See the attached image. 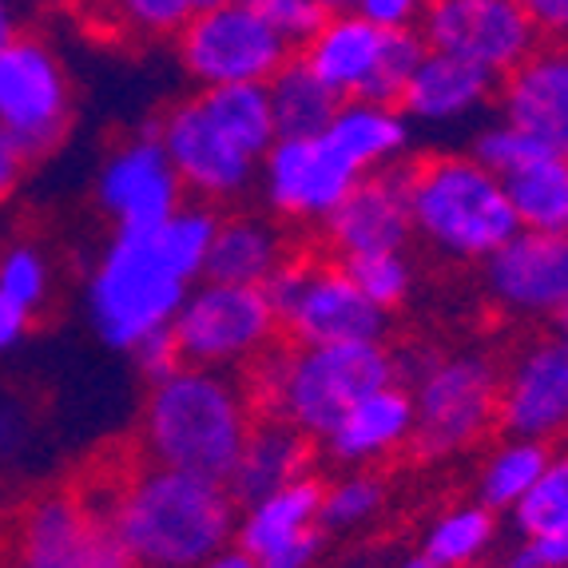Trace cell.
<instances>
[{"mask_svg":"<svg viewBox=\"0 0 568 568\" xmlns=\"http://www.w3.org/2000/svg\"><path fill=\"white\" fill-rule=\"evenodd\" d=\"M497 426L509 437L545 442L568 429V351L557 338L525 346L497 386Z\"/></svg>","mask_w":568,"mask_h":568,"instance_id":"2e32d148","label":"cell"},{"mask_svg":"<svg viewBox=\"0 0 568 568\" xmlns=\"http://www.w3.org/2000/svg\"><path fill=\"white\" fill-rule=\"evenodd\" d=\"M513 525L521 537H557L568 532V449L552 454L525 501L513 509Z\"/></svg>","mask_w":568,"mask_h":568,"instance_id":"d6a6232c","label":"cell"},{"mask_svg":"<svg viewBox=\"0 0 568 568\" xmlns=\"http://www.w3.org/2000/svg\"><path fill=\"white\" fill-rule=\"evenodd\" d=\"M342 271L351 275V283L366 294L369 303L382 311H394L414 286V271L402 251H366V255H346Z\"/></svg>","mask_w":568,"mask_h":568,"instance_id":"836d02e7","label":"cell"},{"mask_svg":"<svg viewBox=\"0 0 568 568\" xmlns=\"http://www.w3.org/2000/svg\"><path fill=\"white\" fill-rule=\"evenodd\" d=\"M243 4H251L291 48H303L331 17L318 0H243Z\"/></svg>","mask_w":568,"mask_h":568,"instance_id":"f35d334b","label":"cell"},{"mask_svg":"<svg viewBox=\"0 0 568 568\" xmlns=\"http://www.w3.org/2000/svg\"><path fill=\"white\" fill-rule=\"evenodd\" d=\"M323 140L354 171L369 175V171H382L402 160V152H406L409 143V123L398 108L366 104V100H342L331 128L323 132Z\"/></svg>","mask_w":568,"mask_h":568,"instance_id":"d4e9b609","label":"cell"},{"mask_svg":"<svg viewBox=\"0 0 568 568\" xmlns=\"http://www.w3.org/2000/svg\"><path fill=\"white\" fill-rule=\"evenodd\" d=\"M298 477H311V437L291 429L286 422L266 417L263 426H251L239 462L227 477V493L235 505H255L271 493L286 489Z\"/></svg>","mask_w":568,"mask_h":568,"instance_id":"7402d4cb","label":"cell"},{"mask_svg":"<svg viewBox=\"0 0 568 568\" xmlns=\"http://www.w3.org/2000/svg\"><path fill=\"white\" fill-rule=\"evenodd\" d=\"M426 52L429 48H426V40H422V32H414V29L386 32V37H382L378 57H374V64H369L366 80H362V88L354 92V100H366V104H382V108H398Z\"/></svg>","mask_w":568,"mask_h":568,"instance_id":"1f68e13d","label":"cell"},{"mask_svg":"<svg viewBox=\"0 0 568 568\" xmlns=\"http://www.w3.org/2000/svg\"><path fill=\"white\" fill-rule=\"evenodd\" d=\"M540 155H549V148L532 140L529 132L513 128V123H493V128H485L474 140V155H469V160H477L485 171H493L497 180H505L513 171L529 168Z\"/></svg>","mask_w":568,"mask_h":568,"instance_id":"8d00e7d4","label":"cell"},{"mask_svg":"<svg viewBox=\"0 0 568 568\" xmlns=\"http://www.w3.org/2000/svg\"><path fill=\"white\" fill-rule=\"evenodd\" d=\"M17 568H135L100 505L68 489L40 493L17 521Z\"/></svg>","mask_w":568,"mask_h":568,"instance_id":"8fae6325","label":"cell"},{"mask_svg":"<svg viewBox=\"0 0 568 568\" xmlns=\"http://www.w3.org/2000/svg\"><path fill=\"white\" fill-rule=\"evenodd\" d=\"M362 180V171L334 152L323 135L311 140H275L263 155V191L266 203L286 219H318L326 223Z\"/></svg>","mask_w":568,"mask_h":568,"instance_id":"9a60e30c","label":"cell"},{"mask_svg":"<svg viewBox=\"0 0 568 568\" xmlns=\"http://www.w3.org/2000/svg\"><path fill=\"white\" fill-rule=\"evenodd\" d=\"M132 362L152 386L163 378H171V374L183 366L180 351H175V342H171V331H160V334H152V338H143L132 351Z\"/></svg>","mask_w":568,"mask_h":568,"instance_id":"b9f144b4","label":"cell"},{"mask_svg":"<svg viewBox=\"0 0 568 568\" xmlns=\"http://www.w3.org/2000/svg\"><path fill=\"white\" fill-rule=\"evenodd\" d=\"M497 88H501V80L493 77V72H485V68L469 64L462 57H449V52H434L429 48L426 57H422V64H417L414 80H409L406 95H402L398 112L406 120L449 123L477 112L481 104H489Z\"/></svg>","mask_w":568,"mask_h":568,"instance_id":"44dd1931","label":"cell"},{"mask_svg":"<svg viewBox=\"0 0 568 568\" xmlns=\"http://www.w3.org/2000/svg\"><path fill=\"white\" fill-rule=\"evenodd\" d=\"M95 200L115 219V231H152L183 207V183L152 128L108 155Z\"/></svg>","mask_w":568,"mask_h":568,"instance_id":"4fadbf2b","label":"cell"},{"mask_svg":"<svg viewBox=\"0 0 568 568\" xmlns=\"http://www.w3.org/2000/svg\"><path fill=\"white\" fill-rule=\"evenodd\" d=\"M552 338H557L560 346L568 351V311H565V314H557V334H552Z\"/></svg>","mask_w":568,"mask_h":568,"instance_id":"f907efd6","label":"cell"},{"mask_svg":"<svg viewBox=\"0 0 568 568\" xmlns=\"http://www.w3.org/2000/svg\"><path fill=\"white\" fill-rule=\"evenodd\" d=\"M532 29L549 37L552 44H568V0H521Z\"/></svg>","mask_w":568,"mask_h":568,"instance_id":"7bdbcfd3","label":"cell"},{"mask_svg":"<svg viewBox=\"0 0 568 568\" xmlns=\"http://www.w3.org/2000/svg\"><path fill=\"white\" fill-rule=\"evenodd\" d=\"M68 120L72 88L60 57L37 37H12L0 48V128L32 163L64 143Z\"/></svg>","mask_w":568,"mask_h":568,"instance_id":"30bf717a","label":"cell"},{"mask_svg":"<svg viewBox=\"0 0 568 568\" xmlns=\"http://www.w3.org/2000/svg\"><path fill=\"white\" fill-rule=\"evenodd\" d=\"M485 283L505 311L557 318L568 311V235L517 231L485 258Z\"/></svg>","mask_w":568,"mask_h":568,"instance_id":"e0dca14e","label":"cell"},{"mask_svg":"<svg viewBox=\"0 0 568 568\" xmlns=\"http://www.w3.org/2000/svg\"><path fill=\"white\" fill-rule=\"evenodd\" d=\"M168 331L183 366L223 369L263 358L278 334V318L266 303L263 286H231L203 278L187 291Z\"/></svg>","mask_w":568,"mask_h":568,"instance_id":"52a82bcc","label":"cell"},{"mask_svg":"<svg viewBox=\"0 0 568 568\" xmlns=\"http://www.w3.org/2000/svg\"><path fill=\"white\" fill-rule=\"evenodd\" d=\"M429 0H354V12L382 32H406L422 24Z\"/></svg>","mask_w":568,"mask_h":568,"instance_id":"ab89813d","label":"cell"},{"mask_svg":"<svg viewBox=\"0 0 568 568\" xmlns=\"http://www.w3.org/2000/svg\"><path fill=\"white\" fill-rule=\"evenodd\" d=\"M283 239L263 219H219V231L211 239L207 283H231V286H263L283 263Z\"/></svg>","mask_w":568,"mask_h":568,"instance_id":"484cf974","label":"cell"},{"mask_svg":"<svg viewBox=\"0 0 568 568\" xmlns=\"http://www.w3.org/2000/svg\"><path fill=\"white\" fill-rule=\"evenodd\" d=\"M326 12H346V9H354V0H318Z\"/></svg>","mask_w":568,"mask_h":568,"instance_id":"f5cc1de1","label":"cell"},{"mask_svg":"<svg viewBox=\"0 0 568 568\" xmlns=\"http://www.w3.org/2000/svg\"><path fill=\"white\" fill-rule=\"evenodd\" d=\"M323 227L342 258L366 255V251H406L414 235L406 200V160L362 175Z\"/></svg>","mask_w":568,"mask_h":568,"instance_id":"ac0fdd59","label":"cell"},{"mask_svg":"<svg viewBox=\"0 0 568 568\" xmlns=\"http://www.w3.org/2000/svg\"><path fill=\"white\" fill-rule=\"evenodd\" d=\"M386 505V485L374 474H346L323 489V509H318V525L323 529H358L374 513Z\"/></svg>","mask_w":568,"mask_h":568,"instance_id":"d590c367","label":"cell"},{"mask_svg":"<svg viewBox=\"0 0 568 568\" xmlns=\"http://www.w3.org/2000/svg\"><path fill=\"white\" fill-rule=\"evenodd\" d=\"M266 92H271V112H275L278 140H311V135H323L342 104L338 95L314 77L298 57H291L275 77L266 80Z\"/></svg>","mask_w":568,"mask_h":568,"instance_id":"83f0119b","label":"cell"},{"mask_svg":"<svg viewBox=\"0 0 568 568\" xmlns=\"http://www.w3.org/2000/svg\"><path fill=\"white\" fill-rule=\"evenodd\" d=\"M549 446L545 442H525V437H509L505 446H497L489 454L477 481V497L485 509L493 513H513L525 501V493L537 485V477L549 465Z\"/></svg>","mask_w":568,"mask_h":568,"instance_id":"f546056e","label":"cell"},{"mask_svg":"<svg viewBox=\"0 0 568 568\" xmlns=\"http://www.w3.org/2000/svg\"><path fill=\"white\" fill-rule=\"evenodd\" d=\"M409 437H414V398L402 382H394L354 402L323 442L331 462L354 469V465H369L402 449Z\"/></svg>","mask_w":568,"mask_h":568,"instance_id":"ffe728a7","label":"cell"},{"mask_svg":"<svg viewBox=\"0 0 568 568\" xmlns=\"http://www.w3.org/2000/svg\"><path fill=\"white\" fill-rule=\"evenodd\" d=\"M394 568H437V565H429L426 557H422V552H417V557H406V560H398V565Z\"/></svg>","mask_w":568,"mask_h":568,"instance_id":"816d5d0a","label":"cell"},{"mask_svg":"<svg viewBox=\"0 0 568 568\" xmlns=\"http://www.w3.org/2000/svg\"><path fill=\"white\" fill-rule=\"evenodd\" d=\"M251 426L243 386L219 369L180 366L171 378L155 382L143 402V449L152 465L223 485Z\"/></svg>","mask_w":568,"mask_h":568,"instance_id":"3957f363","label":"cell"},{"mask_svg":"<svg viewBox=\"0 0 568 568\" xmlns=\"http://www.w3.org/2000/svg\"><path fill=\"white\" fill-rule=\"evenodd\" d=\"M263 294L278 318V331L291 334L298 346L386 338V311L351 283L342 263L323 266L311 258H283L275 275L263 283Z\"/></svg>","mask_w":568,"mask_h":568,"instance_id":"8992f818","label":"cell"},{"mask_svg":"<svg viewBox=\"0 0 568 568\" xmlns=\"http://www.w3.org/2000/svg\"><path fill=\"white\" fill-rule=\"evenodd\" d=\"M211 4H227V0H200V9H211Z\"/></svg>","mask_w":568,"mask_h":568,"instance_id":"db71d44e","label":"cell"},{"mask_svg":"<svg viewBox=\"0 0 568 568\" xmlns=\"http://www.w3.org/2000/svg\"><path fill=\"white\" fill-rule=\"evenodd\" d=\"M382 37H386V32L374 29V24L362 20L354 9L331 12V17L323 20V29L303 44V57L298 60H303L338 100H354V92H358L362 80H366L369 64L378 57Z\"/></svg>","mask_w":568,"mask_h":568,"instance_id":"603a6c76","label":"cell"},{"mask_svg":"<svg viewBox=\"0 0 568 568\" xmlns=\"http://www.w3.org/2000/svg\"><path fill=\"white\" fill-rule=\"evenodd\" d=\"M52 291V266L37 243H9L0 251V294L37 314Z\"/></svg>","mask_w":568,"mask_h":568,"instance_id":"e575fe53","label":"cell"},{"mask_svg":"<svg viewBox=\"0 0 568 568\" xmlns=\"http://www.w3.org/2000/svg\"><path fill=\"white\" fill-rule=\"evenodd\" d=\"M505 123L568 160V44H540L501 80Z\"/></svg>","mask_w":568,"mask_h":568,"instance_id":"d6986e66","label":"cell"},{"mask_svg":"<svg viewBox=\"0 0 568 568\" xmlns=\"http://www.w3.org/2000/svg\"><path fill=\"white\" fill-rule=\"evenodd\" d=\"M501 568H568V532H557V537H521Z\"/></svg>","mask_w":568,"mask_h":568,"instance_id":"60d3db41","label":"cell"},{"mask_svg":"<svg viewBox=\"0 0 568 568\" xmlns=\"http://www.w3.org/2000/svg\"><path fill=\"white\" fill-rule=\"evenodd\" d=\"M108 4L123 29L143 37H171L200 12V0H108Z\"/></svg>","mask_w":568,"mask_h":568,"instance_id":"74e56055","label":"cell"},{"mask_svg":"<svg viewBox=\"0 0 568 568\" xmlns=\"http://www.w3.org/2000/svg\"><path fill=\"white\" fill-rule=\"evenodd\" d=\"M251 378L266 417L323 442L354 402L382 386H394L398 369H394V351H386L382 342H342V346L266 351L263 366L255 362Z\"/></svg>","mask_w":568,"mask_h":568,"instance_id":"277c9868","label":"cell"},{"mask_svg":"<svg viewBox=\"0 0 568 568\" xmlns=\"http://www.w3.org/2000/svg\"><path fill=\"white\" fill-rule=\"evenodd\" d=\"M175 37L187 77L203 88L266 84L291 60V44L243 0L200 9Z\"/></svg>","mask_w":568,"mask_h":568,"instance_id":"9c48e42d","label":"cell"},{"mask_svg":"<svg viewBox=\"0 0 568 568\" xmlns=\"http://www.w3.org/2000/svg\"><path fill=\"white\" fill-rule=\"evenodd\" d=\"M32 318H37V314H29L24 306H17L12 298L0 294V354L17 351L20 342H24V334H29Z\"/></svg>","mask_w":568,"mask_h":568,"instance_id":"bcb514c9","label":"cell"},{"mask_svg":"<svg viewBox=\"0 0 568 568\" xmlns=\"http://www.w3.org/2000/svg\"><path fill=\"white\" fill-rule=\"evenodd\" d=\"M426 48L449 52L505 80L540 48L521 0H429L417 24Z\"/></svg>","mask_w":568,"mask_h":568,"instance_id":"7c38bea8","label":"cell"},{"mask_svg":"<svg viewBox=\"0 0 568 568\" xmlns=\"http://www.w3.org/2000/svg\"><path fill=\"white\" fill-rule=\"evenodd\" d=\"M207 120L219 132L227 135L231 148L246 155V160L263 163V155L275 148V112H271V92L266 84H227V88H203L195 95Z\"/></svg>","mask_w":568,"mask_h":568,"instance_id":"4316f807","label":"cell"},{"mask_svg":"<svg viewBox=\"0 0 568 568\" xmlns=\"http://www.w3.org/2000/svg\"><path fill=\"white\" fill-rule=\"evenodd\" d=\"M215 231L219 215L207 203H183L152 231H115L84 291L95 338L132 354L143 338L168 331L191 283H203Z\"/></svg>","mask_w":568,"mask_h":568,"instance_id":"6da1fadb","label":"cell"},{"mask_svg":"<svg viewBox=\"0 0 568 568\" xmlns=\"http://www.w3.org/2000/svg\"><path fill=\"white\" fill-rule=\"evenodd\" d=\"M200 568H258V560L251 552H243L239 545H227V549H219L215 557H207Z\"/></svg>","mask_w":568,"mask_h":568,"instance_id":"c3c4849f","label":"cell"},{"mask_svg":"<svg viewBox=\"0 0 568 568\" xmlns=\"http://www.w3.org/2000/svg\"><path fill=\"white\" fill-rule=\"evenodd\" d=\"M318 545H323V537H318V532H311V537L294 540V545H286V549L263 557V560H258V568H311L314 557H318Z\"/></svg>","mask_w":568,"mask_h":568,"instance_id":"7dc6e473","label":"cell"},{"mask_svg":"<svg viewBox=\"0 0 568 568\" xmlns=\"http://www.w3.org/2000/svg\"><path fill=\"white\" fill-rule=\"evenodd\" d=\"M318 509H323V485L314 477H298L263 501L243 505L235 521V545L263 560L294 540L318 532Z\"/></svg>","mask_w":568,"mask_h":568,"instance_id":"cb8c5ba5","label":"cell"},{"mask_svg":"<svg viewBox=\"0 0 568 568\" xmlns=\"http://www.w3.org/2000/svg\"><path fill=\"white\" fill-rule=\"evenodd\" d=\"M12 37H20V24H17V4H12V0H0V48L9 44Z\"/></svg>","mask_w":568,"mask_h":568,"instance_id":"681fc988","label":"cell"},{"mask_svg":"<svg viewBox=\"0 0 568 568\" xmlns=\"http://www.w3.org/2000/svg\"><path fill=\"white\" fill-rule=\"evenodd\" d=\"M406 200L417 235L465 263H485L521 231L501 180L469 155L409 160Z\"/></svg>","mask_w":568,"mask_h":568,"instance_id":"5b68a950","label":"cell"},{"mask_svg":"<svg viewBox=\"0 0 568 568\" xmlns=\"http://www.w3.org/2000/svg\"><path fill=\"white\" fill-rule=\"evenodd\" d=\"M104 513L135 568H200L227 549L239 521L227 485L163 465L128 477Z\"/></svg>","mask_w":568,"mask_h":568,"instance_id":"7a4b0ae2","label":"cell"},{"mask_svg":"<svg viewBox=\"0 0 568 568\" xmlns=\"http://www.w3.org/2000/svg\"><path fill=\"white\" fill-rule=\"evenodd\" d=\"M152 132L163 152H168L183 191H191L195 200H231V195H243L251 187V180H255L258 163L246 160L239 148H231L227 135L207 120L200 100L175 104Z\"/></svg>","mask_w":568,"mask_h":568,"instance_id":"5bb4252c","label":"cell"},{"mask_svg":"<svg viewBox=\"0 0 568 568\" xmlns=\"http://www.w3.org/2000/svg\"><path fill=\"white\" fill-rule=\"evenodd\" d=\"M29 446V414L17 402L0 398V457H17Z\"/></svg>","mask_w":568,"mask_h":568,"instance_id":"ee69618b","label":"cell"},{"mask_svg":"<svg viewBox=\"0 0 568 568\" xmlns=\"http://www.w3.org/2000/svg\"><path fill=\"white\" fill-rule=\"evenodd\" d=\"M493 537H497V513L485 509L481 501L457 505V509H446L426 529L422 557L437 568H465L489 552Z\"/></svg>","mask_w":568,"mask_h":568,"instance_id":"4dcf8cb0","label":"cell"},{"mask_svg":"<svg viewBox=\"0 0 568 568\" xmlns=\"http://www.w3.org/2000/svg\"><path fill=\"white\" fill-rule=\"evenodd\" d=\"M497 386L501 374L481 354L434 358L414 382V437L409 446L422 457H449L474 446L497 422Z\"/></svg>","mask_w":568,"mask_h":568,"instance_id":"ba28073f","label":"cell"},{"mask_svg":"<svg viewBox=\"0 0 568 568\" xmlns=\"http://www.w3.org/2000/svg\"><path fill=\"white\" fill-rule=\"evenodd\" d=\"M24 168H29V155L20 152L17 140L0 128V203L9 200L12 191L20 187V180H24Z\"/></svg>","mask_w":568,"mask_h":568,"instance_id":"f6af8a7d","label":"cell"},{"mask_svg":"<svg viewBox=\"0 0 568 568\" xmlns=\"http://www.w3.org/2000/svg\"><path fill=\"white\" fill-rule=\"evenodd\" d=\"M501 187L521 231L568 235V160L552 152L540 155L529 168L505 175Z\"/></svg>","mask_w":568,"mask_h":568,"instance_id":"f1b7e54d","label":"cell"}]
</instances>
